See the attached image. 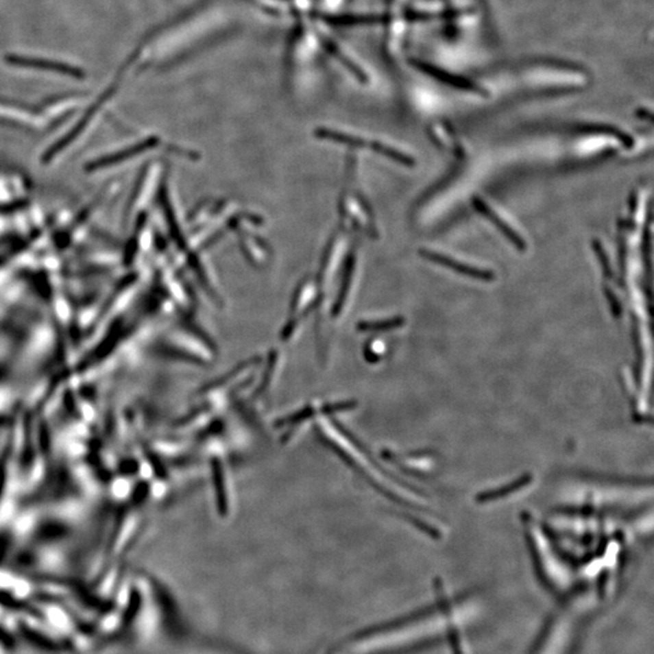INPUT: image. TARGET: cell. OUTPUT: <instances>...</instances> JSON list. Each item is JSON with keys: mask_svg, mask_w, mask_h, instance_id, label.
Instances as JSON below:
<instances>
[{"mask_svg": "<svg viewBox=\"0 0 654 654\" xmlns=\"http://www.w3.org/2000/svg\"><path fill=\"white\" fill-rule=\"evenodd\" d=\"M418 252L423 258L434 262L436 265H444L446 268L455 270L458 274L474 278V279H481V280L485 281H492L496 279L494 270L483 269V268L472 267V265H463L461 262L453 260L451 257H447L445 254H437L435 251H431V250L421 249Z\"/></svg>", "mask_w": 654, "mask_h": 654, "instance_id": "obj_1", "label": "cell"}, {"mask_svg": "<svg viewBox=\"0 0 654 654\" xmlns=\"http://www.w3.org/2000/svg\"><path fill=\"white\" fill-rule=\"evenodd\" d=\"M472 204H474V206L478 210L479 213L487 218L488 221H491L502 232L504 237L511 241V244L514 245L516 249L520 250V251H524L527 249L526 241L509 224L505 223L503 219L499 217L498 215L494 213V210L489 208L481 197H472Z\"/></svg>", "mask_w": 654, "mask_h": 654, "instance_id": "obj_2", "label": "cell"}, {"mask_svg": "<svg viewBox=\"0 0 654 654\" xmlns=\"http://www.w3.org/2000/svg\"><path fill=\"white\" fill-rule=\"evenodd\" d=\"M156 143L154 140H147L143 142V143H140V145H136L135 147L132 148H129V149H125V151H120L118 153H115L112 156H106L104 159H99V160H96L95 162H93L90 165V169L91 170H99V169H104V167H112L113 164H119L120 161L128 160V159H131L132 156H135L136 154L138 153H142V152L145 151V149H149L153 145Z\"/></svg>", "mask_w": 654, "mask_h": 654, "instance_id": "obj_3", "label": "cell"}, {"mask_svg": "<svg viewBox=\"0 0 654 654\" xmlns=\"http://www.w3.org/2000/svg\"><path fill=\"white\" fill-rule=\"evenodd\" d=\"M11 62L17 66H23V67L40 68V69H47V71H55V72L64 73L74 77H80L82 72L78 69H74L71 66H66L62 63L50 62V61H43V60H34V58H12Z\"/></svg>", "mask_w": 654, "mask_h": 654, "instance_id": "obj_4", "label": "cell"}, {"mask_svg": "<svg viewBox=\"0 0 654 654\" xmlns=\"http://www.w3.org/2000/svg\"><path fill=\"white\" fill-rule=\"evenodd\" d=\"M387 20L385 15H341L328 17L327 21L333 26H359V25H376Z\"/></svg>", "mask_w": 654, "mask_h": 654, "instance_id": "obj_5", "label": "cell"}, {"mask_svg": "<svg viewBox=\"0 0 654 654\" xmlns=\"http://www.w3.org/2000/svg\"><path fill=\"white\" fill-rule=\"evenodd\" d=\"M325 45H326L327 51L330 52L332 56L337 58L339 62L342 63L343 66H346L349 72L354 74L356 78L363 82V83H366L367 82V75L366 73L363 72L360 67H359L356 63L353 62L349 56H347L344 52L341 50V47H338L336 43L331 42L326 39L325 40Z\"/></svg>", "mask_w": 654, "mask_h": 654, "instance_id": "obj_6", "label": "cell"}, {"mask_svg": "<svg viewBox=\"0 0 654 654\" xmlns=\"http://www.w3.org/2000/svg\"><path fill=\"white\" fill-rule=\"evenodd\" d=\"M581 132L584 134H596V135H606L611 136V137H614L617 138L619 142L623 143L624 147H627L628 149L633 148V145H635V141H633V137H630L628 134H625L622 130H619L617 128H613V126H606V125H592V126H585L581 129Z\"/></svg>", "mask_w": 654, "mask_h": 654, "instance_id": "obj_7", "label": "cell"}, {"mask_svg": "<svg viewBox=\"0 0 654 654\" xmlns=\"http://www.w3.org/2000/svg\"><path fill=\"white\" fill-rule=\"evenodd\" d=\"M404 324H405L404 317H395V319H389V320H385V322H363L359 327L361 328V331H382V330H390V328H394V327L401 326Z\"/></svg>", "mask_w": 654, "mask_h": 654, "instance_id": "obj_8", "label": "cell"}, {"mask_svg": "<svg viewBox=\"0 0 654 654\" xmlns=\"http://www.w3.org/2000/svg\"><path fill=\"white\" fill-rule=\"evenodd\" d=\"M23 635H26L27 639L29 640L32 644H36L38 647H44V649H47L49 651H55V649H56V644H53L50 640L47 639L45 636L43 638L40 633L33 631L32 629H23Z\"/></svg>", "mask_w": 654, "mask_h": 654, "instance_id": "obj_9", "label": "cell"}, {"mask_svg": "<svg viewBox=\"0 0 654 654\" xmlns=\"http://www.w3.org/2000/svg\"><path fill=\"white\" fill-rule=\"evenodd\" d=\"M592 247H594L595 252H596L597 256H598V258H600L605 276L611 278V276H612V271H611V267H609V263H608L607 254L603 252V246L600 244V241H598V240H594V241H592Z\"/></svg>", "mask_w": 654, "mask_h": 654, "instance_id": "obj_10", "label": "cell"}, {"mask_svg": "<svg viewBox=\"0 0 654 654\" xmlns=\"http://www.w3.org/2000/svg\"><path fill=\"white\" fill-rule=\"evenodd\" d=\"M605 295L607 296L614 317H619L620 313H622V306H620V303L618 301L617 296H616L612 291H611V289H608V287H605Z\"/></svg>", "mask_w": 654, "mask_h": 654, "instance_id": "obj_11", "label": "cell"}, {"mask_svg": "<svg viewBox=\"0 0 654 654\" xmlns=\"http://www.w3.org/2000/svg\"><path fill=\"white\" fill-rule=\"evenodd\" d=\"M0 644H4L8 649H12L15 646L14 639L11 638L10 633L0 628Z\"/></svg>", "mask_w": 654, "mask_h": 654, "instance_id": "obj_12", "label": "cell"}, {"mask_svg": "<svg viewBox=\"0 0 654 654\" xmlns=\"http://www.w3.org/2000/svg\"><path fill=\"white\" fill-rule=\"evenodd\" d=\"M636 204H638V195H636V193H633L631 197H630V210H631V213H633V208H636Z\"/></svg>", "mask_w": 654, "mask_h": 654, "instance_id": "obj_13", "label": "cell"}]
</instances>
